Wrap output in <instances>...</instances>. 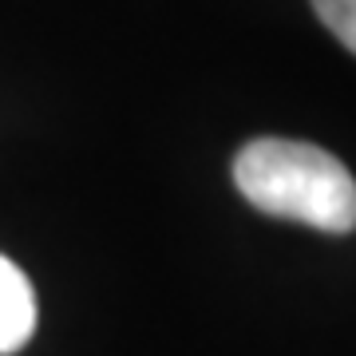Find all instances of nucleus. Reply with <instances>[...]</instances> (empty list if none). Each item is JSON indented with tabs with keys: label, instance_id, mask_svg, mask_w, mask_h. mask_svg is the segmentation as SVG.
I'll list each match as a JSON object with an SVG mask.
<instances>
[{
	"label": "nucleus",
	"instance_id": "obj_3",
	"mask_svg": "<svg viewBox=\"0 0 356 356\" xmlns=\"http://www.w3.org/2000/svg\"><path fill=\"white\" fill-rule=\"evenodd\" d=\"M321 24L356 56V0H313Z\"/></svg>",
	"mask_w": 356,
	"mask_h": 356
},
{
	"label": "nucleus",
	"instance_id": "obj_2",
	"mask_svg": "<svg viewBox=\"0 0 356 356\" xmlns=\"http://www.w3.org/2000/svg\"><path fill=\"white\" fill-rule=\"evenodd\" d=\"M36 332V293L16 261L0 254V356L24 348Z\"/></svg>",
	"mask_w": 356,
	"mask_h": 356
},
{
	"label": "nucleus",
	"instance_id": "obj_1",
	"mask_svg": "<svg viewBox=\"0 0 356 356\" xmlns=\"http://www.w3.org/2000/svg\"><path fill=\"white\" fill-rule=\"evenodd\" d=\"M234 182L254 210L305 222L325 234L356 229V178L325 147L297 139H254L234 159Z\"/></svg>",
	"mask_w": 356,
	"mask_h": 356
}]
</instances>
